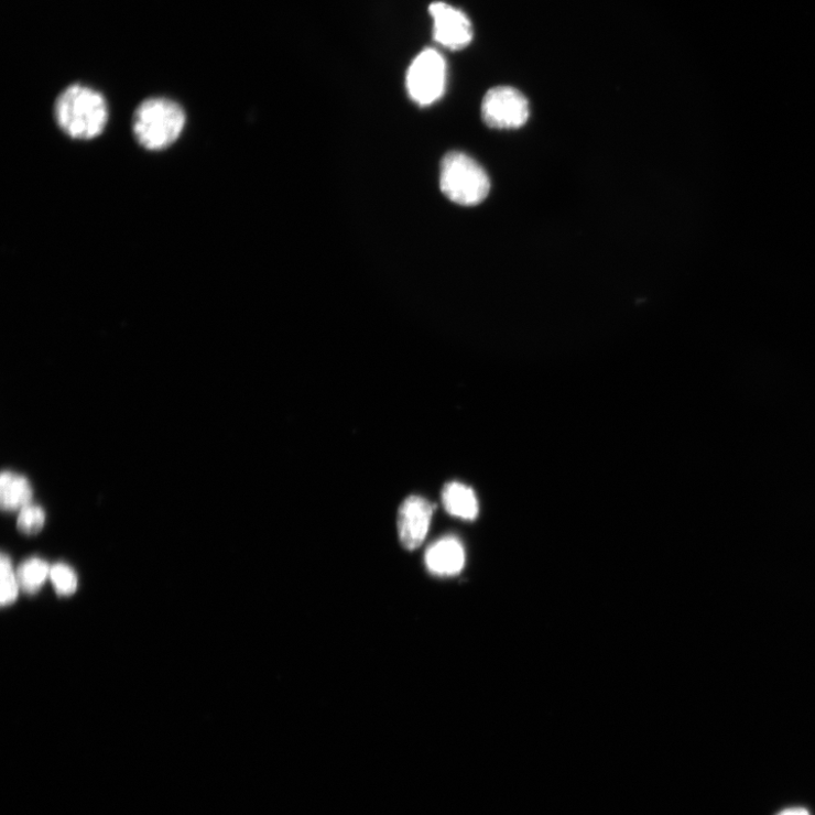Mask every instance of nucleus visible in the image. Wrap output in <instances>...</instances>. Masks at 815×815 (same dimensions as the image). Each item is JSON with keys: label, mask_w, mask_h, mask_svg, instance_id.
Segmentation results:
<instances>
[{"label": "nucleus", "mask_w": 815, "mask_h": 815, "mask_svg": "<svg viewBox=\"0 0 815 815\" xmlns=\"http://www.w3.org/2000/svg\"><path fill=\"white\" fill-rule=\"evenodd\" d=\"M530 109L526 98L517 89L497 87L489 90L481 104V116L489 128L512 130L523 127Z\"/></svg>", "instance_id": "nucleus-5"}, {"label": "nucleus", "mask_w": 815, "mask_h": 815, "mask_svg": "<svg viewBox=\"0 0 815 815\" xmlns=\"http://www.w3.org/2000/svg\"><path fill=\"white\" fill-rule=\"evenodd\" d=\"M55 117L62 131L76 140H91L102 134L108 122V105L97 90L73 85L55 104Z\"/></svg>", "instance_id": "nucleus-1"}, {"label": "nucleus", "mask_w": 815, "mask_h": 815, "mask_svg": "<svg viewBox=\"0 0 815 815\" xmlns=\"http://www.w3.org/2000/svg\"><path fill=\"white\" fill-rule=\"evenodd\" d=\"M442 502L448 514L472 521L478 517L479 503L474 489L461 482L445 485L442 492Z\"/></svg>", "instance_id": "nucleus-9"}, {"label": "nucleus", "mask_w": 815, "mask_h": 815, "mask_svg": "<svg viewBox=\"0 0 815 815\" xmlns=\"http://www.w3.org/2000/svg\"><path fill=\"white\" fill-rule=\"evenodd\" d=\"M46 523V513L44 509L37 506L29 504L22 510L18 518V528L24 535H36L43 530Z\"/></svg>", "instance_id": "nucleus-13"}, {"label": "nucleus", "mask_w": 815, "mask_h": 815, "mask_svg": "<svg viewBox=\"0 0 815 815\" xmlns=\"http://www.w3.org/2000/svg\"><path fill=\"white\" fill-rule=\"evenodd\" d=\"M61 596L73 595L78 586L77 576L74 569L66 564H56L51 569L50 578Z\"/></svg>", "instance_id": "nucleus-14"}, {"label": "nucleus", "mask_w": 815, "mask_h": 815, "mask_svg": "<svg viewBox=\"0 0 815 815\" xmlns=\"http://www.w3.org/2000/svg\"><path fill=\"white\" fill-rule=\"evenodd\" d=\"M425 561L432 574L453 577L461 573L466 563V553L457 539L445 537L427 550Z\"/></svg>", "instance_id": "nucleus-8"}, {"label": "nucleus", "mask_w": 815, "mask_h": 815, "mask_svg": "<svg viewBox=\"0 0 815 815\" xmlns=\"http://www.w3.org/2000/svg\"><path fill=\"white\" fill-rule=\"evenodd\" d=\"M439 186L448 199L459 206L474 207L487 197L491 182L472 157L452 152L441 163Z\"/></svg>", "instance_id": "nucleus-3"}, {"label": "nucleus", "mask_w": 815, "mask_h": 815, "mask_svg": "<svg viewBox=\"0 0 815 815\" xmlns=\"http://www.w3.org/2000/svg\"><path fill=\"white\" fill-rule=\"evenodd\" d=\"M32 487L29 480L11 471H4L0 478V503L4 511L22 510L32 501Z\"/></svg>", "instance_id": "nucleus-10"}, {"label": "nucleus", "mask_w": 815, "mask_h": 815, "mask_svg": "<svg viewBox=\"0 0 815 815\" xmlns=\"http://www.w3.org/2000/svg\"><path fill=\"white\" fill-rule=\"evenodd\" d=\"M780 815H809L805 808H791Z\"/></svg>", "instance_id": "nucleus-15"}, {"label": "nucleus", "mask_w": 815, "mask_h": 815, "mask_svg": "<svg viewBox=\"0 0 815 815\" xmlns=\"http://www.w3.org/2000/svg\"><path fill=\"white\" fill-rule=\"evenodd\" d=\"M428 11L437 44L450 51H461L471 43L472 25L463 11L443 2L433 3Z\"/></svg>", "instance_id": "nucleus-6"}, {"label": "nucleus", "mask_w": 815, "mask_h": 815, "mask_svg": "<svg viewBox=\"0 0 815 815\" xmlns=\"http://www.w3.org/2000/svg\"><path fill=\"white\" fill-rule=\"evenodd\" d=\"M52 567L40 558L25 561L17 570L21 589L26 594H35L51 578Z\"/></svg>", "instance_id": "nucleus-11"}, {"label": "nucleus", "mask_w": 815, "mask_h": 815, "mask_svg": "<svg viewBox=\"0 0 815 815\" xmlns=\"http://www.w3.org/2000/svg\"><path fill=\"white\" fill-rule=\"evenodd\" d=\"M434 506L421 497H411L401 504L398 514L399 539L408 551L424 543L432 522Z\"/></svg>", "instance_id": "nucleus-7"}, {"label": "nucleus", "mask_w": 815, "mask_h": 815, "mask_svg": "<svg viewBox=\"0 0 815 815\" xmlns=\"http://www.w3.org/2000/svg\"><path fill=\"white\" fill-rule=\"evenodd\" d=\"M185 124L186 115L180 104L167 98H151L138 107L133 132L144 149L161 151L181 138Z\"/></svg>", "instance_id": "nucleus-2"}, {"label": "nucleus", "mask_w": 815, "mask_h": 815, "mask_svg": "<svg viewBox=\"0 0 815 815\" xmlns=\"http://www.w3.org/2000/svg\"><path fill=\"white\" fill-rule=\"evenodd\" d=\"M446 62L436 50L427 48L420 53L406 72V90L421 106L437 101L445 91Z\"/></svg>", "instance_id": "nucleus-4"}, {"label": "nucleus", "mask_w": 815, "mask_h": 815, "mask_svg": "<svg viewBox=\"0 0 815 815\" xmlns=\"http://www.w3.org/2000/svg\"><path fill=\"white\" fill-rule=\"evenodd\" d=\"M0 576H2V596H0V600H2L3 606L12 605L18 599L21 587L11 558L7 554H3L2 561H0Z\"/></svg>", "instance_id": "nucleus-12"}]
</instances>
